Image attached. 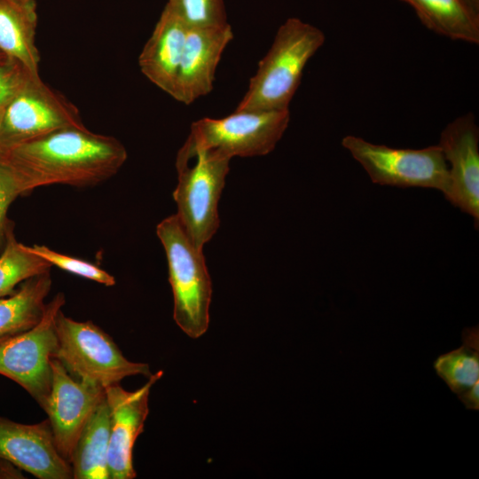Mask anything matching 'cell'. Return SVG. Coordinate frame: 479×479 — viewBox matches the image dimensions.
Returning a JSON list of instances; mask_svg holds the SVG:
<instances>
[{
  "label": "cell",
  "mask_w": 479,
  "mask_h": 479,
  "mask_svg": "<svg viewBox=\"0 0 479 479\" xmlns=\"http://www.w3.org/2000/svg\"><path fill=\"white\" fill-rule=\"evenodd\" d=\"M342 145L364 168L372 182L397 187H449L448 165L438 145L422 149H403L376 145L348 135Z\"/></svg>",
  "instance_id": "cell-6"
},
{
  "label": "cell",
  "mask_w": 479,
  "mask_h": 479,
  "mask_svg": "<svg viewBox=\"0 0 479 479\" xmlns=\"http://www.w3.org/2000/svg\"><path fill=\"white\" fill-rule=\"evenodd\" d=\"M0 150L35 188L97 185L116 174L128 157L118 139L86 127L58 130Z\"/></svg>",
  "instance_id": "cell-1"
},
{
  "label": "cell",
  "mask_w": 479,
  "mask_h": 479,
  "mask_svg": "<svg viewBox=\"0 0 479 479\" xmlns=\"http://www.w3.org/2000/svg\"><path fill=\"white\" fill-rule=\"evenodd\" d=\"M233 39L229 24L189 27L172 98L190 105L213 90L215 74L222 54Z\"/></svg>",
  "instance_id": "cell-14"
},
{
  "label": "cell",
  "mask_w": 479,
  "mask_h": 479,
  "mask_svg": "<svg viewBox=\"0 0 479 479\" xmlns=\"http://www.w3.org/2000/svg\"><path fill=\"white\" fill-rule=\"evenodd\" d=\"M32 75L21 63L0 54V116Z\"/></svg>",
  "instance_id": "cell-25"
},
{
  "label": "cell",
  "mask_w": 479,
  "mask_h": 479,
  "mask_svg": "<svg viewBox=\"0 0 479 479\" xmlns=\"http://www.w3.org/2000/svg\"><path fill=\"white\" fill-rule=\"evenodd\" d=\"M462 340V346L438 356L434 362L437 375L457 395L479 381L478 326L465 328Z\"/></svg>",
  "instance_id": "cell-20"
},
{
  "label": "cell",
  "mask_w": 479,
  "mask_h": 479,
  "mask_svg": "<svg viewBox=\"0 0 479 479\" xmlns=\"http://www.w3.org/2000/svg\"><path fill=\"white\" fill-rule=\"evenodd\" d=\"M0 54H2V52L0 51Z\"/></svg>",
  "instance_id": "cell-30"
},
{
  "label": "cell",
  "mask_w": 479,
  "mask_h": 479,
  "mask_svg": "<svg viewBox=\"0 0 479 479\" xmlns=\"http://www.w3.org/2000/svg\"><path fill=\"white\" fill-rule=\"evenodd\" d=\"M33 254L45 260L51 266H56L74 275L98 282L106 287L115 285V279L113 275L82 259L69 256L43 245L26 246Z\"/></svg>",
  "instance_id": "cell-24"
},
{
  "label": "cell",
  "mask_w": 479,
  "mask_h": 479,
  "mask_svg": "<svg viewBox=\"0 0 479 479\" xmlns=\"http://www.w3.org/2000/svg\"><path fill=\"white\" fill-rule=\"evenodd\" d=\"M429 30L452 40L479 43V15L463 0H401Z\"/></svg>",
  "instance_id": "cell-19"
},
{
  "label": "cell",
  "mask_w": 479,
  "mask_h": 479,
  "mask_svg": "<svg viewBox=\"0 0 479 479\" xmlns=\"http://www.w3.org/2000/svg\"><path fill=\"white\" fill-rule=\"evenodd\" d=\"M438 145L448 165L449 187L445 199L470 215L479 224V129L473 113L449 122Z\"/></svg>",
  "instance_id": "cell-11"
},
{
  "label": "cell",
  "mask_w": 479,
  "mask_h": 479,
  "mask_svg": "<svg viewBox=\"0 0 479 479\" xmlns=\"http://www.w3.org/2000/svg\"><path fill=\"white\" fill-rule=\"evenodd\" d=\"M51 284L47 271L25 280L12 294L0 298V337L27 331L41 320Z\"/></svg>",
  "instance_id": "cell-17"
},
{
  "label": "cell",
  "mask_w": 479,
  "mask_h": 479,
  "mask_svg": "<svg viewBox=\"0 0 479 479\" xmlns=\"http://www.w3.org/2000/svg\"><path fill=\"white\" fill-rule=\"evenodd\" d=\"M51 365V389L42 408L60 455L70 463L84 426L105 398V389L75 379L54 357Z\"/></svg>",
  "instance_id": "cell-10"
},
{
  "label": "cell",
  "mask_w": 479,
  "mask_h": 479,
  "mask_svg": "<svg viewBox=\"0 0 479 479\" xmlns=\"http://www.w3.org/2000/svg\"><path fill=\"white\" fill-rule=\"evenodd\" d=\"M289 122V110H235L219 119L204 117L192 123L190 134L177 153L176 167L188 163L203 151L230 160L266 155L275 148Z\"/></svg>",
  "instance_id": "cell-4"
},
{
  "label": "cell",
  "mask_w": 479,
  "mask_h": 479,
  "mask_svg": "<svg viewBox=\"0 0 479 479\" xmlns=\"http://www.w3.org/2000/svg\"><path fill=\"white\" fill-rule=\"evenodd\" d=\"M0 478H24L22 470L12 462L0 458Z\"/></svg>",
  "instance_id": "cell-27"
},
{
  "label": "cell",
  "mask_w": 479,
  "mask_h": 479,
  "mask_svg": "<svg viewBox=\"0 0 479 479\" xmlns=\"http://www.w3.org/2000/svg\"><path fill=\"white\" fill-rule=\"evenodd\" d=\"M58 359L75 379L106 388L126 377L153 373L145 363L132 362L114 340L92 321H76L60 310L56 317Z\"/></svg>",
  "instance_id": "cell-5"
},
{
  "label": "cell",
  "mask_w": 479,
  "mask_h": 479,
  "mask_svg": "<svg viewBox=\"0 0 479 479\" xmlns=\"http://www.w3.org/2000/svg\"><path fill=\"white\" fill-rule=\"evenodd\" d=\"M7 337H9V336H3V337H0V342H1L2 341H4V339H6Z\"/></svg>",
  "instance_id": "cell-29"
},
{
  "label": "cell",
  "mask_w": 479,
  "mask_h": 479,
  "mask_svg": "<svg viewBox=\"0 0 479 479\" xmlns=\"http://www.w3.org/2000/svg\"><path fill=\"white\" fill-rule=\"evenodd\" d=\"M162 374V371L153 373L145 385L134 391H128L120 384L105 388L109 412V479H133L137 476L133 466L134 444L144 430L149 412L151 388Z\"/></svg>",
  "instance_id": "cell-12"
},
{
  "label": "cell",
  "mask_w": 479,
  "mask_h": 479,
  "mask_svg": "<svg viewBox=\"0 0 479 479\" xmlns=\"http://www.w3.org/2000/svg\"><path fill=\"white\" fill-rule=\"evenodd\" d=\"M0 458L38 479H71V464L59 453L49 420L22 424L0 416Z\"/></svg>",
  "instance_id": "cell-13"
},
{
  "label": "cell",
  "mask_w": 479,
  "mask_h": 479,
  "mask_svg": "<svg viewBox=\"0 0 479 479\" xmlns=\"http://www.w3.org/2000/svg\"><path fill=\"white\" fill-rule=\"evenodd\" d=\"M156 233L168 262L173 318L187 336L197 339L208 328L212 298L203 249L193 244L176 214L164 218L157 225Z\"/></svg>",
  "instance_id": "cell-3"
},
{
  "label": "cell",
  "mask_w": 479,
  "mask_h": 479,
  "mask_svg": "<svg viewBox=\"0 0 479 479\" xmlns=\"http://www.w3.org/2000/svg\"><path fill=\"white\" fill-rule=\"evenodd\" d=\"M325 41L326 35L318 27L298 18L287 19L259 61L257 71L235 110H289L308 61Z\"/></svg>",
  "instance_id": "cell-2"
},
{
  "label": "cell",
  "mask_w": 479,
  "mask_h": 479,
  "mask_svg": "<svg viewBox=\"0 0 479 479\" xmlns=\"http://www.w3.org/2000/svg\"><path fill=\"white\" fill-rule=\"evenodd\" d=\"M463 2L470 10L479 15V0H463Z\"/></svg>",
  "instance_id": "cell-28"
},
{
  "label": "cell",
  "mask_w": 479,
  "mask_h": 479,
  "mask_svg": "<svg viewBox=\"0 0 479 479\" xmlns=\"http://www.w3.org/2000/svg\"><path fill=\"white\" fill-rule=\"evenodd\" d=\"M167 4L188 27L228 24L224 0H169Z\"/></svg>",
  "instance_id": "cell-23"
},
{
  "label": "cell",
  "mask_w": 479,
  "mask_h": 479,
  "mask_svg": "<svg viewBox=\"0 0 479 479\" xmlns=\"http://www.w3.org/2000/svg\"><path fill=\"white\" fill-rule=\"evenodd\" d=\"M109 412L105 398L84 426L75 447L71 467L74 479H109L107 467Z\"/></svg>",
  "instance_id": "cell-18"
},
{
  "label": "cell",
  "mask_w": 479,
  "mask_h": 479,
  "mask_svg": "<svg viewBox=\"0 0 479 479\" xmlns=\"http://www.w3.org/2000/svg\"><path fill=\"white\" fill-rule=\"evenodd\" d=\"M479 381L475 382L468 389L458 395L459 399L467 409L478 410L479 409Z\"/></svg>",
  "instance_id": "cell-26"
},
{
  "label": "cell",
  "mask_w": 479,
  "mask_h": 479,
  "mask_svg": "<svg viewBox=\"0 0 479 479\" xmlns=\"http://www.w3.org/2000/svg\"><path fill=\"white\" fill-rule=\"evenodd\" d=\"M64 303L63 293H58L35 326L0 342V374L20 385L41 407L51 389V364L58 347L56 317Z\"/></svg>",
  "instance_id": "cell-8"
},
{
  "label": "cell",
  "mask_w": 479,
  "mask_h": 479,
  "mask_svg": "<svg viewBox=\"0 0 479 479\" xmlns=\"http://www.w3.org/2000/svg\"><path fill=\"white\" fill-rule=\"evenodd\" d=\"M192 160V164L176 167L178 183L173 198L177 207L176 215L185 232L197 247L203 249L219 228L218 202L230 159L203 151Z\"/></svg>",
  "instance_id": "cell-7"
},
{
  "label": "cell",
  "mask_w": 479,
  "mask_h": 479,
  "mask_svg": "<svg viewBox=\"0 0 479 479\" xmlns=\"http://www.w3.org/2000/svg\"><path fill=\"white\" fill-rule=\"evenodd\" d=\"M51 263L19 242L9 227L0 253V298L12 294L17 285L50 271Z\"/></svg>",
  "instance_id": "cell-21"
},
{
  "label": "cell",
  "mask_w": 479,
  "mask_h": 479,
  "mask_svg": "<svg viewBox=\"0 0 479 479\" xmlns=\"http://www.w3.org/2000/svg\"><path fill=\"white\" fill-rule=\"evenodd\" d=\"M34 189L35 187L31 180L0 150V253L10 227L7 220L10 205L18 196Z\"/></svg>",
  "instance_id": "cell-22"
},
{
  "label": "cell",
  "mask_w": 479,
  "mask_h": 479,
  "mask_svg": "<svg viewBox=\"0 0 479 479\" xmlns=\"http://www.w3.org/2000/svg\"><path fill=\"white\" fill-rule=\"evenodd\" d=\"M35 0H0V51L39 75Z\"/></svg>",
  "instance_id": "cell-16"
},
{
  "label": "cell",
  "mask_w": 479,
  "mask_h": 479,
  "mask_svg": "<svg viewBox=\"0 0 479 479\" xmlns=\"http://www.w3.org/2000/svg\"><path fill=\"white\" fill-rule=\"evenodd\" d=\"M188 28L167 4L138 57L144 75L171 97L176 89Z\"/></svg>",
  "instance_id": "cell-15"
},
{
  "label": "cell",
  "mask_w": 479,
  "mask_h": 479,
  "mask_svg": "<svg viewBox=\"0 0 479 479\" xmlns=\"http://www.w3.org/2000/svg\"><path fill=\"white\" fill-rule=\"evenodd\" d=\"M66 128H85L78 108L31 76L0 116V149Z\"/></svg>",
  "instance_id": "cell-9"
}]
</instances>
